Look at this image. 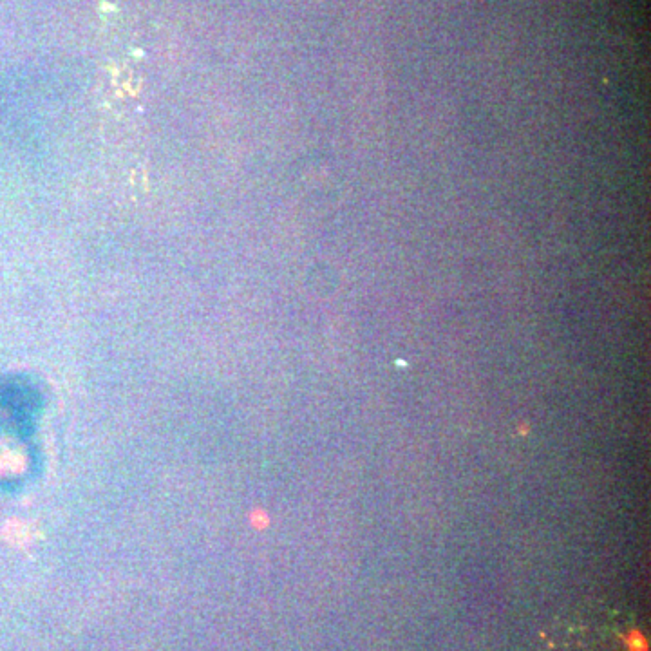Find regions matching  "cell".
<instances>
[{
	"mask_svg": "<svg viewBox=\"0 0 651 651\" xmlns=\"http://www.w3.org/2000/svg\"><path fill=\"white\" fill-rule=\"evenodd\" d=\"M630 648H632L633 651L646 650V646H644V641H642L641 635H635V637H632V641H630Z\"/></svg>",
	"mask_w": 651,
	"mask_h": 651,
	"instance_id": "cell-1",
	"label": "cell"
}]
</instances>
